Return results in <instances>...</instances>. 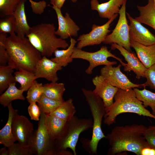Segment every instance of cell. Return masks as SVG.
I'll return each instance as SVG.
<instances>
[{
  "mask_svg": "<svg viewBox=\"0 0 155 155\" xmlns=\"http://www.w3.org/2000/svg\"><path fill=\"white\" fill-rule=\"evenodd\" d=\"M12 130L18 143L25 146H29L34 131L32 123L26 117L16 113L13 119Z\"/></svg>",
  "mask_w": 155,
  "mask_h": 155,
  "instance_id": "cell-12",
  "label": "cell"
},
{
  "mask_svg": "<svg viewBox=\"0 0 155 155\" xmlns=\"http://www.w3.org/2000/svg\"><path fill=\"white\" fill-rule=\"evenodd\" d=\"M111 49H117L127 62V65L124 67L125 71H133L135 74L136 78L139 80L141 78H145V72L147 68L144 65L136 55L116 43H112Z\"/></svg>",
  "mask_w": 155,
  "mask_h": 155,
  "instance_id": "cell-17",
  "label": "cell"
},
{
  "mask_svg": "<svg viewBox=\"0 0 155 155\" xmlns=\"http://www.w3.org/2000/svg\"><path fill=\"white\" fill-rule=\"evenodd\" d=\"M93 120L90 118H79L74 116L67 121L61 136L55 140L56 152L70 148L74 155L77 154L76 147L80 134L92 127Z\"/></svg>",
  "mask_w": 155,
  "mask_h": 155,
  "instance_id": "cell-6",
  "label": "cell"
},
{
  "mask_svg": "<svg viewBox=\"0 0 155 155\" xmlns=\"http://www.w3.org/2000/svg\"><path fill=\"white\" fill-rule=\"evenodd\" d=\"M52 7L56 12L58 22V28L55 31V34L63 40L71 36H77L80 28L71 18L69 13L66 12L64 16L61 9L53 6Z\"/></svg>",
  "mask_w": 155,
  "mask_h": 155,
  "instance_id": "cell-16",
  "label": "cell"
},
{
  "mask_svg": "<svg viewBox=\"0 0 155 155\" xmlns=\"http://www.w3.org/2000/svg\"><path fill=\"white\" fill-rule=\"evenodd\" d=\"M118 14L114 15L106 23L101 26L93 24L92 30L89 33L80 35L77 39L78 41L76 47L82 49L88 46L98 45L103 42L108 33L111 24L117 18Z\"/></svg>",
  "mask_w": 155,
  "mask_h": 155,
  "instance_id": "cell-10",
  "label": "cell"
},
{
  "mask_svg": "<svg viewBox=\"0 0 155 155\" xmlns=\"http://www.w3.org/2000/svg\"><path fill=\"white\" fill-rule=\"evenodd\" d=\"M77 41L73 38H71L70 44L66 49L63 50L56 49L53 54L55 57L51 59L59 64L62 67L66 66L69 63L72 62L73 59L71 56L73 52Z\"/></svg>",
  "mask_w": 155,
  "mask_h": 155,
  "instance_id": "cell-24",
  "label": "cell"
},
{
  "mask_svg": "<svg viewBox=\"0 0 155 155\" xmlns=\"http://www.w3.org/2000/svg\"><path fill=\"white\" fill-rule=\"evenodd\" d=\"M30 3L32 11L34 13L40 15L42 13L46 6V3L44 0L36 2L29 0Z\"/></svg>",
  "mask_w": 155,
  "mask_h": 155,
  "instance_id": "cell-40",
  "label": "cell"
},
{
  "mask_svg": "<svg viewBox=\"0 0 155 155\" xmlns=\"http://www.w3.org/2000/svg\"><path fill=\"white\" fill-rule=\"evenodd\" d=\"M16 82L10 84L5 91L0 96V104L4 107L7 106L11 102L16 100H24L25 98L23 93L25 89L18 88L16 86Z\"/></svg>",
  "mask_w": 155,
  "mask_h": 155,
  "instance_id": "cell-25",
  "label": "cell"
},
{
  "mask_svg": "<svg viewBox=\"0 0 155 155\" xmlns=\"http://www.w3.org/2000/svg\"><path fill=\"white\" fill-rule=\"evenodd\" d=\"M5 45L8 54V65L16 70L22 68L34 73L36 65L42 56L27 37L15 33L7 36Z\"/></svg>",
  "mask_w": 155,
  "mask_h": 155,
  "instance_id": "cell-2",
  "label": "cell"
},
{
  "mask_svg": "<svg viewBox=\"0 0 155 155\" xmlns=\"http://www.w3.org/2000/svg\"><path fill=\"white\" fill-rule=\"evenodd\" d=\"M138 16L135 18L141 23L148 25L155 30V4L153 0H148L144 6L138 5Z\"/></svg>",
  "mask_w": 155,
  "mask_h": 155,
  "instance_id": "cell-22",
  "label": "cell"
},
{
  "mask_svg": "<svg viewBox=\"0 0 155 155\" xmlns=\"http://www.w3.org/2000/svg\"><path fill=\"white\" fill-rule=\"evenodd\" d=\"M133 89L137 98L142 102L146 108L148 106L150 108L152 114L155 116V92L147 90L145 88L142 90L137 88Z\"/></svg>",
  "mask_w": 155,
  "mask_h": 155,
  "instance_id": "cell-29",
  "label": "cell"
},
{
  "mask_svg": "<svg viewBox=\"0 0 155 155\" xmlns=\"http://www.w3.org/2000/svg\"><path fill=\"white\" fill-rule=\"evenodd\" d=\"M28 111L31 120L39 121L41 114V111L39 106L36 102L30 103Z\"/></svg>",
  "mask_w": 155,
  "mask_h": 155,
  "instance_id": "cell-39",
  "label": "cell"
},
{
  "mask_svg": "<svg viewBox=\"0 0 155 155\" xmlns=\"http://www.w3.org/2000/svg\"><path fill=\"white\" fill-rule=\"evenodd\" d=\"M46 115L41 111L37 129L34 131L29 142V146L36 155H56L55 140L51 137L47 129Z\"/></svg>",
  "mask_w": 155,
  "mask_h": 155,
  "instance_id": "cell-7",
  "label": "cell"
},
{
  "mask_svg": "<svg viewBox=\"0 0 155 155\" xmlns=\"http://www.w3.org/2000/svg\"><path fill=\"white\" fill-rule=\"evenodd\" d=\"M0 155H9V152L7 148L4 146L0 149Z\"/></svg>",
  "mask_w": 155,
  "mask_h": 155,
  "instance_id": "cell-44",
  "label": "cell"
},
{
  "mask_svg": "<svg viewBox=\"0 0 155 155\" xmlns=\"http://www.w3.org/2000/svg\"><path fill=\"white\" fill-rule=\"evenodd\" d=\"M7 33H0V65H6L9 60V55L5 45L7 37Z\"/></svg>",
  "mask_w": 155,
  "mask_h": 155,
  "instance_id": "cell-36",
  "label": "cell"
},
{
  "mask_svg": "<svg viewBox=\"0 0 155 155\" xmlns=\"http://www.w3.org/2000/svg\"><path fill=\"white\" fill-rule=\"evenodd\" d=\"M73 154L66 150H63L57 152L56 155H72Z\"/></svg>",
  "mask_w": 155,
  "mask_h": 155,
  "instance_id": "cell-43",
  "label": "cell"
},
{
  "mask_svg": "<svg viewBox=\"0 0 155 155\" xmlns=\"http://www.w3.org/2000/svg\"><path fill=\"white\" fill-rule=\"evenodd\" d=\"M92 81L95 87L93 92L102 99L105 108H108L113 103L119 88L113 86L100 75L93 78Z\"/></svg>",
  "mask_w": 155,
  "mask_h": 155,
  "instance_id": "cell-14",
  "label": "cell"
},
{
  "mask_svg": "<svg viewBox=\"0 0 155 155\" xmlns=\"http://www.w3.org/2000/svg\"><path fill=\"white\" fill-rule=\"evenodd\" d=\"M110 57L118 61L124 67L127 65V63L123 62L121 59L111 53L106 46H102L100 50L93 52L84 51L75 47L71 56L73 59H81L89 62V65L85 70L86 73L88 74H92L93 69L99 65H116L117 63L116 61H110L108 60V58Z\"/></svg>",
  "mask_w": 155,
  "mask_h": 155,
  "instance_id": "cell-8",
  "label": "cell"
},
{
  "mask_svg": "<svg viewBox=\"0 0 155 155\" xmlns=\"http://www.w3.org/2000/svg\"><path fill=\"white\" fill-rule=\"evenodd\" d=\"M67 121L55 116L46 114L45 122L47 129L51 137L55 140L63 133Z\"/></svg>",
  "mask_w": 155,
  "mask_h": 155,
  "instance_id": "cell-23",
  "label": "cell"
},
{
  "mask_svg": "<svg viewBox=\"0 0 155 155\" xmlns=\"http://www.w3.org/2000/svg\"><path fill=\"white\" fill-rule=\"evenodd\" d=\"M55 28L53 23H44L31 27L26 36L42 56L49 57L59 48H67L69 46L65 40L56 36Z\"/></svg>",
  "mask_w": 155,
  "mask_h": 155,
  "instance_id": "cell-4",
  "label": "cell"
},
{
  "mask_svg": "<svg viewBox=\"0 0 155 155\" xmlns=\"http://www.w3.org/2000/svg\"><path fill=\"white\" fill-rule=\"evenodd\" d=\"M82 91L93 118L92 135L90 140V153L96 154L99 141L106 137L101 128L102 119L105 113V108L102 99L93 91L83 88Z\"/></svg>",
  "mask_w": 155,
  "mask_h": 155,
  "instance_id": "cell-5",
  "label": "cell"
},
{
  "mask_svg": "<svg viewBox=\"0 0 155 155\" xmlns=\"http://www.w3.org/2000/svg\"><path fill=\"white\" fill-rule=\"evenodd\" d=\"M129 21V26L130 40L145 45L155 44V35L152 33L141 23L126 13Z\"/></svg>",
  "mask_w": 155,
  "mask_h": 155,
  "instance_id": "cell-13",
  "label": "cell"
},
{
  "mask_svg": "<svg viewBox=\"0 0 155 155\" xmlns=\"http://www.w3.org/2000/svg\"><path fill=\"white\" fill-rule=\"evenodd\" d=\"M130 44L138 59L147 68L155 64V44L145 45L130 40Z\"/></svg>",
  "mask_w": 155,
  "mask_h": 155,
  "instance_id": "cell-19",
  "label": "cell"
},
{
  "mask_svg": "<svg viewBox=\"0 0 155 155\" xmlns=\"http://www.w3.org/2000/svg\"><path fill=\"white\" fill-rule=\"evenodd\" d=\"M114 102L105 108L104 123L109 126L115 123L117 116L124 113H132L155 119V116L146 108L142 102L136 97L132 89H119L115 95Z\"/></svg>",
  "mask_w": 155,
  "mask_h": 155,
  "instance_id": "cell-3",
  "label": "cell"
},
{
  "mask_svg": "<svg viewBox=\"0 0 155 155\" xmlns=\"http://www.w3.org/2000/svg\"><path fill=\"white\" fill-rule=\"evenodd\" d=\"M43 93V84L42 83H38L35 80L28 90L26 98L29 103L37 102Z\"/></svg>",
  "mask_w": 155,
  "mask_h": 155,
  "instance_id": "cell-33",
  "label": "cell"
},
{
  "mask_svg": "<svg viewBox=\"0 0 155 155\" xmlns=\"http://www.w3.org/2000/svg\"><path fill=\"white\" fill-rule=\"evenodd\" d=\"M155 155V149L148 147L144 149L142 152V155Z\"/></svg>",
  "mask_w": 155,
  "mask_h": 155,
  "instance_id": "cell-42",
  "label": "cell"
},
{
  "mask_svg": "<svg viewBox=\"0 0 155 155\" xmlns=\"http://www.w3.org/2000/svg\"><path fill=\"white\" fill-rule=\"evenodd\" d=\"M71 1L73 3H75L77 1V0H71Z\"/></svg>",
  "mask_w": 155,
  "mask_h": 155,
  "instance_id": "cell-45",
  "label": "cell"
},
{
  "mask_svg": "<svg viewBox=\"0 0 155 155\" xmlns=\"http://www.w3.org/2000/svg\"><path fill=\"white\" fill-rule=\"evenodd\" d=\"M43 94L52 99L64 102L63 93L65 90V84L62 83L51 82L43 85Z\"/></svg>",
  "mask_w": 155,
  "mask_h": 155,
  "instance_id": "cell-26",
  "label": "cell"
},
{
  "mask_svg": "<svg viewBox=\"0 0 155 155\" xmlns=\"http://www.w3.org/2000/svg\"><path fill=\"white\" fill-rule=\"evenodd\" d=\"M27 0H22L13 15L16 22L15 33L18 36L24 38L29 33L31 27L28 23L25 10Z\"/></svg>",
  "mask_w": 155,
  "mask_h": 155,
  "instance_id": "cell-20",
  "label": "cell"
},
{
  "mask_svg": "<svg viewBox=\"0 0 155 155\" xmlns=\"http://www.w3.org/2000/svg\"><path fill=\"white\" fill-rule=\"evenodd\" d=\"M145 75L146 81L144 84L155 90V64L147 69Z\"/></svg>",
  "mask_w": 155,
  "mask_h": 155,
  "instance_id": "cell-37",
  "label": "cell"
},
{
  "mask_svg": "<svg viewBox=\"0 0 155 155\" xmlns=\"http://www.w3.org/2000/svg\"><path fill=\"white\" fill-rule=\"evenodd\" d=\"M124 0H109L108 2L100 4L98 0H91V8L97 11L101 18L110 19L116 14L119 13L120 7Z\"/></svg>",
  "mask_w": 155,
  "mask_h": 155,
  "instance_id": "cell-18",
  "label": "cell"
},
{
  "mask_svg": "<svg viewBox=\"0 0 155 155\" xmlns=\"http://www.w3.org/2000/svg\"><path fill=\"white\" fill-rule=\"evenodd\" d=\"M15 81L20 85V89H25L26 91L32 85L34 81V72L20 68L14 73Z\"/></svg>",
  "mask_w": 155,
  "mask_h": 155,
  "instance_id": "cell-28",
  "label": "cell"
},
{
  "mask_svg": "<svg viewBox=\"0 0 155 155\" xmlns=\"http://www.w3.org/2000/svg\"><path fill=\"white\" fill-rule=\"evenodd\" d=\"M121 66L120 64L116 67L111 65H105L101 69L100 75L112 85L119 89L127 90L146 86L144 83L137 84L131 82L121 71Z\"/></svg>",
  "mask_w": 155,
  "mask_h": 155,
  "instance_id": "cell-11",
  "label": "cell"
},
{
  "mask_svg": "<svg viewBox=\"0 0 155 155\" xmlns=\"http://www.w3.org/2000/svg\"><path fill=\"white\" fill-rule=\"evenodd\" d=\"M16 29V22L13 14L0 19V33H9L11 34L15 33Z\"/></svg>",
  "mask_w": 155,
  "mask_h": 155,
  "instance_id": "cell-34",
  "label": "cell"
},
{
  "mask_svg": "<svg viewBox=\"0 0 155 155\" xmlns=\"http://www.w3.org/2000/svg\"><path fill=\"white\" fill-rule=\"evenodd\" d=\"M155 4V0H153Z\"/></svg>",
  "mask_w": 155,
  "mask_h": 155,
  "instance_id": "cell-46",
  "label": "cell"
},
{
  "mask_svg": "<svg viewBox=\"0 0 155 155\" xmlns=\"http://www.w3.org/2000/svg\"><path fill=\"white\" fill-rule=\"evenodd\" d=\"M9 155H32L33 153L29 146H25L20 143H14L7 148Z\"/></svg>",
  "mask_w": 155,
  "mask_h": 155,
  "instance_id": "cell-35",
  "label": "cell"
},
{
  "mask_svg": "<svg viewBox=\"0 0 155 155\" xmlns=\"http://www.w3.org/2000/svg\"><path fill=\"white\" fill-rule=\"evenodd\" d=\"M62 69L58 64L46 56H42L36 65L35 79L42 78L51 82H57L59 80L57 72Z\"/></svg>",
  "mask_w": 155,
  "mask_h": 155,
  "instance_id": "cell-15",
  "label": "cell"
},
{
  "mask_svg": "<svg viewBox=\"0 0 155 155\" xmlns=\"http://www.w3.org/2000/svg\"><path fill=\"white\" fill-rule=\"evenodd\" d=\"M126 2L127 0H124L120 8L119 19L115 28L111 34L106 36L103 43L105 44L116 43L131 52L129 26L126 17Z\"/></svg>",
  "mask_w": 155,
  "mask_h": 155,
  "instance_id": "cell-9",
  "label": "cell"
},
{
  "mask_svg": "<svg viewBox=\"0 0 155 155\" xmlns=\"http://www.w3.org/2000/svg\"><path fill=\"white\" fill-rule=\"evenodd\" d=\"M22 0H0V18L12 15Z\"/></svg>",
  "mask_w": 155,
  "mask_h": 155,
  "instance_id": "cell-32",
  "label": "cell"
},
{
  "mask_svg": "<svg viewBox=\"0 0 155 155\" xmlns=\"http://www.w3.org/2000/svg\"><path fill=\"white\" fill-rule=\"evenodd\" d=\"M63 102L52 99L43 94L37 102L41 110L46 114H49L55 110Z\"/></svg>",
  "mask_w": 155,
  "mask_h": 155,
  "instance_id": "cell-31",
  "label": "cell"
},
{
  "mask_svg": "<svg viewBox=\"0 0 155 155\" xmlns=\"http://www.w3.org/2000/svg\"><path fill=\"white\" fill-rule=\"evenodd\" d=\"M66 0H50V3L53 6L61 9Z\"/></svg>",
  "mask_w": 155,
  "mask_h": 155,
  "instance_id": "cell-41",
  "label": "cell"
},
{
  "mask_svg": "<svg viewBox=\"0 0 155 155\" xmlns=\"http://www.w3.org/2000/svg\"><path fill=\"white\" fill-rule=\"evenodd\" d=\"M9 65H0V93L2 94L11 83L16 82L12 75L14 70Z\"/></svg>",
  "mask_w": 155,
  "mask_h": 155,
  "instance_id": "cell-30",
  "label": "cell"
},
{
  "mask_svg": "<svg viewBox=\"0 0 155 155\" xmlns=\"http://www.w3.org/2000/svg\"><path fill=\"white\" fill-rule=\"evenodd\" d=\"M143 135L149 145L155 149V125L147 127Z\"/></svg>",
  "mask_w": 155,
  "mask_h": 155,
  "instance_id": "cell-38",
  "label": "cell"
},
{
  "mask_svg": "<svg viewBox=\"0 0 155 155\" xmlns=\"http://www.w3.org/2000/svg\"><path fill=\"white\" fill-rule=\"evenodd\" d=\"M8 117L6 123L0 130V144L7 148L11 146L17 141L12 130V122L14 115L18 111L14 108L11 102L7 106Z\"/></svg>",
  "mask_w": 155,
  "mask_h": 155,
  "instance_id": "cell-21",
  "label": "cell"
},
{
  "mask_svg": "<svg viewBox=\"0 0 155 155\" xmlns=\"http://www.w3.org/2000/svg\"><path fill=\"white\" fill-rule=\"evenodd\" d=\"M147 127L144 125L137 124L114 127L106 136L111 147L108 154L115 155L128 151L142 155L144 149L152 147L143 135Z\"/></svg>",
  "mask_w": 155,
  "mask_h": 155,
  "instance_id": "cell-1",
  "label": "cell"
},
{
  "mask_svg": "<svg viewBox=\"0 0 155 155\" xmlns=\"http://www.w3.org/2000/svg\"><path fill=\"white\" fill-rule=\"evenodd\" d=\"M76 112L73 100L70 98L63 102L55 110L49 114L55 116L67 121L74 116Z\"/></svg>",
  "mask_w": 155,
  "mask_h": 155,
  "instance_id": "cell-27",
  "label": "cell"
}]
</instances>
